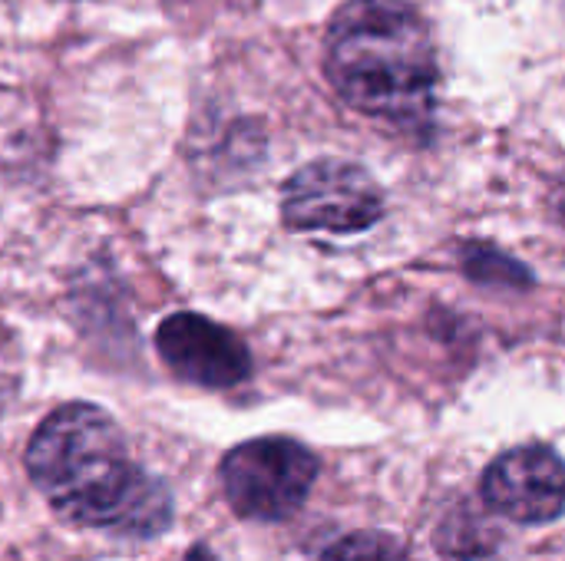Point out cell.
<instances>
[{"label":"cell","instance_id":"cell-3","mask_svg":"<svg viewBox=\"0 0 565 561\" xmlns=\"http://www.w3.org/2000/svg\"><path fill=\"white\" fill-rule=\"evenodd\" d=\"M218 479L238 519L285 522L305 506L318 479V456L291 436H255L225 453Z\"/></svg>","mask_w":565,"mask_h":561},{"label":"cell","instance_id":"cell-1","mask_svg":"<svg viewBox=\"0 0 565 561\" xmlns=\"http://www.w3.org/2000/svg\"><path fill=\"white\" fill-rule=\"evenodd\" d=\"M23 466L43 499L79 529L149 542L172 526L166 479L132 460L122 427L96 403L56 407L33 430Z\"/></svg>","mask_w":565,"mask_h":561},{"label":"cell","instance_id":"cell-7","mask_svg":"<svg viewBox=\"0 0 565 561\" xmlns=\"http://www.w3.org/2000/svg\"><path fill=\"white\" fill-rule=\"evenodd\" d=\"M321 561H414L411 552L387 532H351L338 539Z\"/></svg>","mask_w":565,"mask_h":561},{"label":"cell","instance_id":"cell-5","mask_svg":"<svg viewBox=\"0 0 565 561\" xmlns=\"http://www.w3.org/2000/svg\"><path fill=\"white\" fill-rule=\"evenodd\" d=\"M156 350L179 380L205 390H228L252 377V354L245 341L218 321L192 311L169 314L159 324Z\"/></svg>","mask_w":565,"mask_h":561},{"label":"cell","instance_id":"cell-2","mask_svg":"<svg viewBox=\"0 0 565 561\" xmlns=\"http://www.w3.org/2000/svg\"><path fill=\"white\" fill-rule=\"evenodd\" d=\"M334 93L358 112L417 129L437 106V46L427 20L404 0H348L324 40Z\"/></svg>","mask_w":565,"mask_h":561},{"label":"cell","instance_id":"cell-8","mask_svg":"<svg viewBox=\"0 0 565 561\" xmlns=\"http://www.w3.org/2000/svg\"><path fill=\"white\" fill-rule=\"evenodd\" d=\"M467 271L473 274V278H480V281H500L497 274L503 271L513 284L523 278L526 281V274L520 271V265H513V261H507V258H500L497 251H487V248H470L467 251Z\"/></svg>","mask_w":565,"mask_h":561},{"label":"cell","instance_id":"cell-4","mask_svg":"<svg viewBox=\"0 0 565 561\" xmlns=\"http://www.w3.org/2000/svg\"><path fill=\"white\" fill-rule=\"evenodd\" d=\"M281 215L291 231L358 235L381 222L384 195L367 169L321 159L298 169L281 192Z\"/></svg>","mask_w":565,"mask_h":561},{"label":"cell","instance_id":"cell-9","mask_svg":"<svg viewBox=\"0 0 565 561\" xmlns=\"http://www.w3.org/2000/svg\"><path fill=\"white\" fill-rule=\"evenodd\" d=\"M179 561H218V555H215L205 542H195V546H192V549H189V552H185Z\"/></svg>","mask_w":565,"mask_h":561},{"label":"cell","instance_id":"cell-6","mask_svg":"<svg viewBox=\"0 0 565 561\" xmlns=\"http://www.w3.org/2000/svg\"><path fill=\"white\" fill-rule=\"evenodd\" d=\"M487 506L513 522L540 526L565 513V466L546 446L503 453L483 476Z\"/></svg>","mask_w":565,"mask_h":561}]
</instances>
